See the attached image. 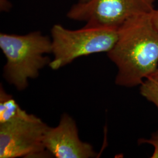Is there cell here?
I'll return each mask as SVG.
<instances>
[{
	"mask_svg": "<svg viewBox=\"0 0 158 158\" xmlns=\"http://www.w3.org/2000/svg\"><path fill=\"white\" fill-rule=\"evenodd\" d=\"M155 0H90L74 4L67 17L86 25L118 29L134 17L151 14Z\"/></svg>",
	"mask_w": 158,
	"mask_h": 158,
	"instance_id": "277c9868",
	"label": "cell"
},
{
	"mask_svg": "<svg viewBox=\"0 0 158 158\" xmlns=\"http://www.w3.org/2000/svg\"><path fill=\"white\" fill-rule=\"evenodd\" d=\"M153 23L155 28L158 30V10H154L151 13Z\"/></svg>",
	"mask_w": 158,
	"mask_h": 158,
	"instance_id": "30bf717a",
	"label": "cell"
},
{
	"mask_svg": "<svg viewBox=\"0 0 158 158\" xmlns=\"http://www.w3.org/2000/svg\"><path fill=\"white\" fill-rule=\"evenodd\" d=\"M48 127L33 114L0 124V158L52 157L44 144Z\"/></svg>",
	"mask_w": 158,
	"mask_h": 158,
	"instance_id": "5b68a950",
	"label": "cell"
},
{
	"mask_svg": "<svg viewBox=\"0 0 158 158\" xmlns=\"http://www.w3.org/2000/svg\"><path fill=\"white\" fill-rule=\"evenodd\" d=\"M142 96L153 102L158 109V68L140 85Z\"/></svg>",
	"mask_w": 158,
	"mask_h": 158,
	"instance_id": "ba28073f",
	"label": "cell"
},
{
	"mask_svg": "<svg viewBox=\"0 0 158 158\" xmlns=\"http://www.w3.org/2000/svg\"><path fill=\"white\" fill-rule=\"evenodd\" d=\"M118 30L85 25L82 28L70 30L60 24L51 29L53 59L49 63L53 70H58L80 57L108 53L116 43Z\"/></svg>",
	"mask_w": 158,
	"mask_h": 158,
	"instance_id": "3957f363",
	"label": "cell"
},
{
	"mask_svg": "<svg viewBox=\"0 0 158 158\" xmlns=\"http://www.w3.org/2000/svg\"><path fill=\"white\" fill-rule=\"evenodd\" d=\"M18 105L11 94L6 93L4 88L0 89V124L18 119L25 118L31 116Z\"/></svg>",
	"mask_w": 158,
	"mask_h": 158,
	"instance_id": "52a82bcc",
	"label": "cell"
},
{
	"mask_svg": "<svg viewBox=\"0 0 158 158\" xmlns=\"http://www.w3.org/2000/svg\"><path fill=\"white\" fill-rule=\"evenodd\" d=\"M44 144L46 151L55 158L97 156V153L90 144L81 141L76 122L67 114H63L56 127H48L44 136Z\"/></svg>",
	"mask_w": 158,
	"mask_h": 158,
	"instance_id": "8992f818",
	"label": "cell"
},
{
	"mask_svg": "<svg viewBox=\"0 0 158 158\" xmlns=\"http://www.w3.org/2000/svg\"><path fill=\"white\" fill-rule=\"evenodd\" d=\"M142 142H147L151 143L155 147V152L153 154L152 158H158V133L154 134L151 139H142Z\"/></svg>",
	"mask_w": 158,
	"mask_h": 158,
	"instance_id": "9c48e42d",
	"label": "cell"
},
{
	"mask_svg": "<svg viewBox=\"0 0 158 158\" xmlns=\"http://www.w3.org/2000/svg\"><path fill=\"white\" fill-rule=\"evenodd\" d=\"M0 48L6 58L4 77L18 90H25L29 80L36 78L52 60L46 55L52 52L51 38L40 31L23 35L1 33Z\"/></svg>",
	"mask_w": 158,
	"mask_h": 158,
	"instance_id": "7a4b0ae2",
	"label": "cell"
},
{
	"mask_svg": "<svg viewBox=\"0 0 158 158\" xmlns=\"http://www.w3.org/2000/svg\"><path fill=\"white\" fill-rule=\"evenodd\" d=\"M90 0H79V2H87Z\"/></svg>",
	"mask_w": 158,
	"mask_h": 158,
	"instance_id": "8fae6325",
	"label": "cell"
},
{
	"mask_svg": "<svg viewBox=\"0 0 158 158\" xmlns=\"http://www.w3.org/2000/svg\"><path fill=\"white\" fill-rule=\"evenodd\" d=\"M117 67L115 84L140 85L158 66V30L151 14L134 17L118 29V39L107 53Z\"/></svg>",
	"mask_w": 158,
	"mask_h": 158,
	"instance_id": "6da1fadb",
	"label": "cell"
}]
</instances>
